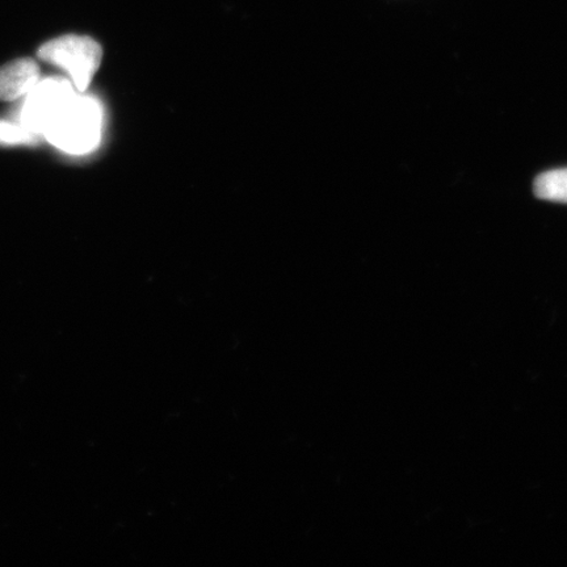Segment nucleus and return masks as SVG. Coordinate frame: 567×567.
Instances as JSON below:
<instances>
[{
    "label": "nucleus",
    "mask_w": 567,
    "mask_h": 567,
    "mask_svg": "<svg viewBox=\"0 0 567 567\" xmlns=\"http://www.w3.org/2000/svg\"><path fill=\"white\" fill-rule=\"evenodd\" d=\"M103 112L95 99L73 95L66 99L42 127V136L61 151L86 154L99 145Z\"/></svg>",
    "instance_id": "obj_1"
},
{
    "label": "nucleus",
    "mask_w": 567,
    "mask_h": 567,
    "mask_svg": "<svg viewBox=\"0 0 567 567\" xmlns=\"http://www.w3.org/2000/svg\"><path fill=\"white\" fill-rule=\"evenodd\" d=\"M38 56L41 61L65 70L75 89L84 92L101 68L103 49L87 35L65 34L45 42L39 49Z\"/></svg>",
    "instance_id": "obj_2"
},
{
    "label": "nucleus",
    "mask_w": 567,
    "mask_h": 567,
    "mask_svg": "<svg viewBox=\"0 0 567 567\" xmlns=\"http://www.w3.org/2000/svg\"><path fill=\"white\" fill-rule=\"evenodd\" d=\"M71 83L61 78H51L42 83L35 84L30 92V97L25 103L21 120L27 127L42 134L48 118L51 117L56 109L74 94Z\"/></svg>",
    "instance_id": "obj_3"
},
{
    "label": "nucleus",
    "mask_w": 567,
    "mask_h": 567,
    "mask_svg": "<svg viewBox=\"0 0 567 567\" xmlns=\"http://www.w3.org/2000/svg\"><path fill=\"white\" fill-rule=\"evenodd\" d=\"M40 68L32 59H20L0 68V102L30 94L40 81Z\"/></svg>",
    "instance_id": "obj_4"
},
{
    "label": "nucleus",
    "mask_w": 567,
    "mask_h": 567,
    "mask_svg": "<svg viewBox=\"0 0 567 567\" xmlns=\"http://www.w3.org/2000/svg\"><path fill=\"white\" fill-rule=\"evenodd\" d=\"M534 190L542 200L567 204V168L551 169L538 175Z\"/></svg>",
    "instance_id": "obj_5"
},
{
    "label": "nucleus",
    "mask_w": 567,
    "mask_h": 567,
    "mask_svg": "<svg viewBox=\"0 0 567 567\" xmlns=\"http://www.w3.org/2000/svg\"><path fill=\"white\" fill-rule=\"evenodd\" d=\"M44 136L30 130L25 125L0 122V146H35L40 145Z\"/></svg>",
    "instance_id": "obj_6"
}]
</instances>
